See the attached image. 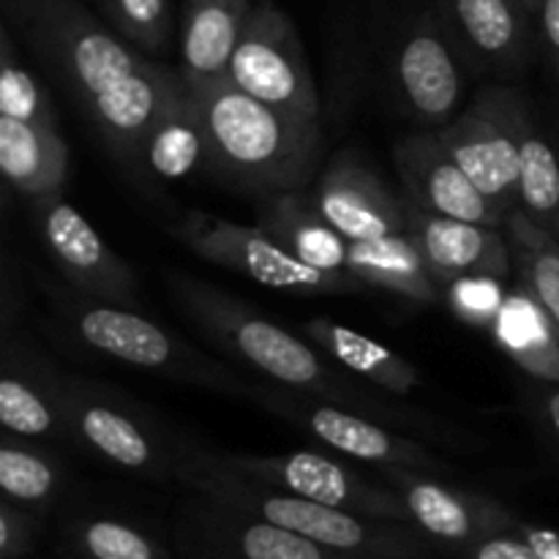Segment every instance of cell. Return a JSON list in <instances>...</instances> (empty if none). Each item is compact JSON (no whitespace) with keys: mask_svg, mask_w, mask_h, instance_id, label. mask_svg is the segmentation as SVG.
<instances>
[{"mask_svg":"<svg viewBox=\"0 0 559 559\" xmlns=\"http://www.w3.org/2000/svg\"><path fill=\"white\" fill-rule=\"evenodd\" d=\"M407 235L418 243L431 276L445 293L448 284L467 276L511 278L513 260L506 227L437 216L407 200Z\"/></svg>","mask_w":559,"mask_h":559,"instance_id":"obj_20","label":"cell"},{"mask_svg":"<svg viewBox=\"0 0 559 559\" xmlns=\"http://www.w3.org/2000/svg\"><path fill=\"white\" fill-rule=\"evenodd\" d=\"M530 120V104L516 87L489 85L437 131L445 151L502 213L519 207V164Z\"/></svg>","mask_w":559,"mask_h":559,"instance_id":"obj_9","label":"cell"},{"mask_svg":"<svg viewBox=\"0 0 559 559\" xmlns=\"http://www.w3.org/2000/svg\"><path fill=\"white\" fill-rule=\"evenodd\" d=\"M399 180L407 200L437 216L462 222L506 227L502 213L462 169V164L445 151L437 131H415L404 136L393 151Z\"/></svg>","mask_w":559,"mask_h":559,"instance_id":"obj_18","label":"cell"},{"mask_svg":"<svg viewBox=\"0 0 559 559\" xmlns=\"http://www.w3.org/2000/svg\"><path fill=\"white\" fill-rule=\"evenodd\" d=\"M314 200L349 243L407 233V197L393 194L380 175L349 151L328 164L314 186Z\"/></svg>","mask_w":559,"mask_h":559,"instance_id":"obj_19","label":"cell"},{"mask_svg":"<svg viewBox=\"0 0 559 559\" xmlns=\"http://www.w3.org/2000/svg\"><path fill=\"white\" fill-rule=\"evenodd\" d=\"M63 559H80V557H74V555H66V551H63Z\"/></svg>","mask_w":559,"mask_h":559,"instance_id":"obj_41","label":"cell"},{"mask_svg":"<svg viewBox=\"0 0 559 559\" xmlns=\"http://www.w3.org/2000/svg\"><path fill=\"white\" fill-rule=\"evenodd\" d=\"M66 415L71 445L136 478L178 484L180 467L194 451L151 409L107 382L66 374Z\"/></svg>","mask_w":559,"mask_h":559,"instance_id":"obj_6","label":"cell"},{"mask_svg":"<svg viewBox=\"0 0 559 559\" xmlns=\"http://www.w3.org/2000/svg\"><path fill=\"white\" fill-rule=\"evenodd\" d=\"M173 235L200 260L240 273L262 287L295 295H358L366 284L349 271H320L289 254L260 224H235L211 213L189 211Z\"/></svg>","mask_w":559,"mask_h":559,"instance_id":"obj_8","label":"cell"},{"mask_svg":"<svg viewBox=\"0 0 559 559\" xmlns=\"http://www.w3.org/2000/svg\"><path fill=\"white\" fill-rule=\"evenodd\" d=\"M194 93L205 126L202 173L254 197L309 186L322 151L320 118L273 107L233 82Z\"/></svg>","mask_w":559,"mask_h":559,"instance_id":"obj_3","label":"cell"},{"mask_svg":"<svg viewBox=\"0 0 559 559\" xmlns=\"http://www.w3.org/2000/svg\"><path fill=\"white\" fill-rule=\"evenodd\" d=\"M300 333L311 344H317L328 358L336 360L344 371L369 382L377 391L404 399L420 388L418 366L402 358L396 349L385 347V344L374 342V338L364 336L353 328L338 325L328 317H317V320L304 322Z\"/></svg>","mask_w":559,"mask_h":559,"instance_id":"obj_24","label":"cell"},{"mask_svg":"<svg viewBox=\"0 0 559 559\" xmlns=\"http://www.w3.org/2000/svg\"><path fill=\"white\" fill-rule=\"evenodd\" d=\"M69 484V464L44 445V440H27L5 431L0 440V495L3 500L47 516L63 497Z\"/></svg>","mask_w":559,"mask_h":559,"instance_id":"obj_28","label":"cell"},{"mask_svg":"<svg viewBox=\"0 0 559 559\" xmlns=\"http://www.w3.org/2000/svg\"><path fill=\"white\" fill-rule=\"evenodd\" d=\"M519 211L559 240V153L530 120L519 164Z\"/></svg>","mask_w":559,"mask_h":559,"instance_id":"obj_31","label":"cell"},{"mask_svg":"<svg viewBox=\"0 0 559 559\" xmlns=\"http://www.w3.org/2000/svg\"><path fill=\"white\" fill-rule=\"evenodd\" d=\"M0 426L27 440L71 445L66 371L14 331L3 336L0 355Z\"/></svg>","mask_w":559,"mask_h":559,"instance_id":"obj_17","label":"cell"},{"mask_svg":"<svg viewBox=\"0 0 559 559\" xmlns=\"http://www.w3.org/2000/svg\"><path fill=\"white\" fill-rule=\"evenodd\" d=\"M249 402L265 413L276 415L284 424L309 435L328 451L353 462H364L374 469H415L429 475H451V467L437 453H431L418 437L404 435L393 426L353 413L338 404L322 402L309 393L287 391L273 382L249 385Z\"/></svg>","mask_w":559,"mask_h":559,"instance_id":"obj_7","label":"cell"},{"mask_svg":"<svg viewBox=\"0 0 559 559\" xmlns=\"http://www.w3.org/2000/svg\"><path fill=\"white\" fill-rule=\"evenodd\" d=\"M227 82L278 109L320 118V93L304 41L273 0H257L229 60Z\"/></svg>","mask_w":559,"mask_h":559,"instance_id":"obj_10","label":"cell"},{"mask_svg":"<svg viewBox=\"0 0 559 559\" xmlns=\"http://www.w3.org/2000/svg\"><path fill=\"white\" fill-rule=\"evenodd\" d=\"M178 484L186 486L191 495L265 519V522L304 535L325 549L382 559H420L435 549V544L413 524L369 519L306 500V497L229 467L218 459V453L205 451V448L194 445V451L180 467Z\"/></svg>","mask_w":559,"mask_h":559,"instance_id":"obj_4","label":"cell"},{"mask_svg":"<svg viewBox=\"0 0 559 559\" xmlns=\"http://www.w3.org/2000/svg\"><path fill=\"white\" fill-rule=\"evenodd\" d=\"M55 325L82 349L118 360L129 369L233 399L249 396L251 382L218 364L180 333L147 320L131 306L104 304L74 289H52Z\"/></svg>","mask_w":559,"mask_h":559,"instance_id":"obj_5","label":"cell"},{"mask_svg":"<svg viewBox=\"0 0 559 559\" xmlns=\"http://www.w3.org/2000/svg\"><path fill=\"white\" fill-rule=\"evenodd\" d=\"M31 216L38 240L66 287L85 298L136 309V273L63 194L33 197Z\"/></svg>","mask_w":559,"mask_h":559,"instance_id":"obj_12","label":"cell"},{"mask_svg":"<svg viewBox=\"0 0 559 559\" xmlns=\"http://www.w3.org/2000/svg\"><path fill=\"white\" fill-rule=\"evenodd\" d=\"M257 224L306 265L347 271L349 240L322 216L314 191L293 189L260 197Z\"/></svg>","mask_w":559,"mask_h":559,"instance_id":"obj_22","label":"cell"},{"mask_svg":"<svg viewBox=\"0 0 559 559\" xmlns=\"http://www.w3.org/2000/svg\"><path fill=\"white\" fill-rule=\"evenodd\" d=\"M391 80L402 112L424 131H440L464 93L462 58L440 16L420 14L404 27L391 58Z\"/></svg>","mask_w":559,"mask_h":559,"instance_id":"obj_13","label":"cell"},{"mask_svg":"<svg viewBox=\"0 0 559 559\" xmlns=\"http://www.w3.org/2000/svg\"><path fill=\"white\" fill-rule=\"evenodd\" d=\"M3 14L71 93L120 173L151 194L145 140L178 87V71L134 52L76 0H3Z\"/></svg>","mask_w":559,"mask_h":559,"instance_id":"obj_1","label":"cell"},{"mask_svg":"<svg viewBox=\"0 0 559 559\" xmlns=\"http://www.w3.org/2000/svg\"><path fill=\"white\" fill-rule=\"evenodd\" d=\"M437 16L473 74H522L540 44L527 0H440Z\"/></svg>","mask_w":559,"mask_h":559,"instance_id":"obj_15","label":"cell"},{"mask_svg":"<svg viewBox=\"0 0 559 559\" xmlns=\"http://www.w3.org/2000/svg\"><path fill=\"white\" fill-rule=\"evenodd\" d=\"M66 555L80 559H173L167 546L129 519L82 513L60 524Z\"/></svg>","mask_w":559,"mask_h":559,"instance_id":"obj_29","label":"cell"},{"mask_svg":"<svg viewBox=\"0 0 559 559\" xmlns=\"http://www.w3.org/2000/svg\"><path fill=\"white\" fill-rule=\"evenodd\" d=\"M44 519L9 500H0V559H22L33 551Z\"/></svg>","mask_w":559,"mask_h":559,"instance_id":"obj_35","label":"cell"},{"mask_svg":"<svg viewBox=\"0 0 559 559\" xmlns=\"http://www.w3.org/2000/svg\"><path fill=\"white\" fill-rule=\"evenodd\" d=\"M167 289L178 309L197 325V331L222 349L227 358L251 366L267 382L287 391L309 393L322 402L338 404L353 413L374 418L413 437L459 448L464 435L435 415L371 391L369 382L344 371L306 336H295L278 322L222 287L200 282L189 273H167Z\"/></svg>","mask_w":559,"mask_h":559,"instance_id":"obj_2","label":"cell"},{"mask_svg":"<svg viewBox=\"0 0 559 559\" xmlns=\"http://www.w3.org/2000/svg\"><path fill=\"white\" fill-rule=\"evenodd\" d=\"M145 167L153 183L180 180L205 167V126L194 87L183 76L147 131Z\"/></svg>","mask_w":559,"mask_h":559,"instance_id":"obj_26","label":"cell"},{"mask_svg":"<svg viewBox=\"0 0 559 559\" xmlns=\"http://www.w3.org/2000/svg\"><path fill=\"white\" fill-rule=\"evenodd\" d=\"M0 118L58 126L52 98L16 55L9 25H3L0 31Z\"/></svg>","mask_w":559,"mask_h":559,"instance_id":"obj_32","label":"cell"},{"mask_svg":"<svg viewBox=\"0 0 559 559\" xmlns=\"http://www.w3.org/2000/svg\"><path fill=\"white\" fill-rule=\"evenodd\" d=\"M508 289L502 278L495 276H467L456 278L445 287V304L453 311V317L469 328H480V331H491L495 320L500 317L502 306H506Z\"/></svg>","mask_w":559,"mask_h":559,"instance_id":"obj_34","label":"cell"},{"mask_svg":"<svg viewBox=\"0 0 559 559\" xmlns=\"http://www.w3.org/2000/svg\"><path fill=\"white\" fill-rule=\"evenodd\" d=\"M382 480L402 497L409 524L418 527L435 546L462 555L486 535L506 533L516 524V513L489 495L451 486L442 475L415 469H377Z\"/></svg>","mask_w":559,"mask_h":559,"instance_id":"obj_14","label":"cell"},{"mask_svg":"<svg viewBox=\"0 0 559 559\" xmlns=\"http://www.w3.org/2000/svg\"><path fill=\"white\" fill-rule=\"evenodd\" d=\"M489 333L530 380L559 385V331L527 289L519 284L508 289L506 306Z\"/></svg>","mask_w":559,"mask_h":559,"instance_id":"obj_27","label":"cell"},{"mask_svg":"<svg viewBox=\"0 0 559 559\" xmlns=\"http://www.w3.org/2000/svg\"><path fill=\"white\" fill-rule=\"evenodd\" d=\"M511 243L513 278L527 289L559 331V240L530 222L524 211H511L506 218Z\"/></svg>","mask_w":559,"mask_h":559,"instance_id":"obj_30","label":"cell"},{"mask_svg":"<svg viewBox=\"0 0 559 559\" xmlns=\"http://www.w3.org/2000/svg\"><path fill=\"white\" fill-rule=\"evenodd\" d=\"M0 173L27 200L63 194L69 145L58 126L0 118Z\"/></svg>","mask_w":559,"mask_h":559,"instance_id":"obj_23","label":"cell"},{"mask_svg":"<svg viewBox=\"0 0 559 559\" xmlns=\"http://www.w3.org/2000/svg\"><path fill=\"white\" fill-rule=\"evenodd\" d=\"M538 33L540 47L559 85V0H544L538 11Z\"/></svg>","mask_w":559,"mask_h":559,"instance_id":"obj_38","label":"cell"},{"mask_svg":"<svg viewBox=\"0 0 559 559\" xmlns=\"http://www.w3.org/2000/svg\"><path fill=\"white\" fill-rule=\"evenodd\" d=\"M519 535L533 546V551L540 559H559V530L555 527H544V524H533V522H524L522 516L516 519L513 524Z\"/></svg>","mask_w":559,"mask_h":559,"instance_id":"obj_39","label":"cell"},{"mask_svg":"<svg viewBox=\"0 0 559 559\" xmlns=\"http://www.w3.org/2000/svg\"><path fill=\"white\" fill-rule=\"evenodd\" d=\"M115 31L145 52H167L173 36L169 0H96Z\"/></svg>","mask_w":559,"mask_h":559,"instance_id":"obj_33","label":"cell"},{"mask_svg":"<svg viewBox=\"0 0 559 559\" xmlns=\"http://www.w3.org/2000/svg\"><path fill=\"white\" fill-rule=\"evenodd\" d=\"M347 271L366 287L385 289L420 306H435L445 298L418 243L407 233L349 243Z\"/></svg>","mask_w":559,"mask_h":559,"instance_id":"obj_25","label":"cell"},{"mask_svg":"<svg viewBox=\"0 0 559 559\" xmlns=\"http://www.w3.org/2000/svg\"><path fill=\"white\" fill-rule=\"evenodd\" d=\"M257 0H186L178 74L191 87L227 82L229 60Z\"/></svg>","mask_w":559,"mask_h":559,"instance_id":"obj_21","label":"cell"},{"mask_svg":"<svg viewBox=\"0 0 559 559\" xmlns=\"http://www.w3.org/2000/svg\"><path fill=\"white\" fill-rule=\"evenodd\" d=\"M456 557L459 559H540L533 551V546H530L516 530L486 535V538L475 540L473 546H467V549Z\"/></svg>","mask_w":559,"mask_h":559,"instance_id":"obj_37","label":"cell"},{"mask_svg":"<svg viewBox=\"0 0 559 559\" xmlns=\"http://www.w3.org/2000/svg\"><path fill=\"white\" fill-rule=\"evenodd\" d=\"M527 5H530V9H533V14L538 16V11H540V5H544V0H527Z\"/></svg>","mask_w":559,"mask_h":559,"instance_id":"obj_40","label":"cell"},{"mask_svg":"<svg viewBox=\"0 0 559 559\" xmlns=\"http://www.w3.org/2000/svg\"><path fill=\"white\" fill-rule=\"evenodd\" d=\"M180 538L197 559H382L325 549L304 535L200 495L186 502Z\"/></svg>","mask_w":559,"mask_h":559,"instance_id":"obj_16","label":"cell"},{"mask_svg":"<svg viewBox=\"0 0 559 559\" xmlns=\"http://www.w3.org/2000/svg\"><path fill=\"white\" fill-rule=\"evenodd\" d=\"M218 459L251 478L293 491L306 500L369 519L409 524V513L402 497L385 480H374L364 469L353 467L331 453H218Z\"/></svg>","mask_w":559,"mask_h":559,"instance_id":"obj_11","label":"cell"},{"mask_svg":"<svg viewBox=\"0 0 559 559\" xmlns=\"http://www.w3.org/2000/svg\"><path fill=\"white\" fill-rule=\"evenodd\" d=\"M524 407L540 437L559 451V385L530 380L527 391H524Z\"/></svg>","mask_w":559,"mask_h":559,"instance_id":"obj_36","label":"cell"}]
</instances>
